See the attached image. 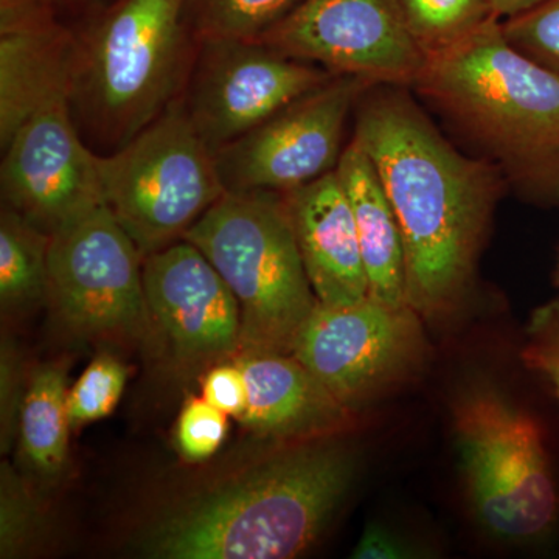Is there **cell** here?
Returning a JSON list of instances; mask_svg holds the SVG:
<instances>
[{"mask_svg":"<svg viewBox=\"0 0 559 559\" xmlns=\"http://www.w3.org/2000/svg\"><path fill=\"white\" fill-rule=\"evenodd\" d=\"M409 90L377 84L364 92L353 139L370 157L399 221L406 304L425 322H441L468 296L509 183L491 160L455 148Z\"/></svg>","mask_w":559,"mask_h":559,"instance_id":"obj_1","label":"cell"},{"mask_svg":"<svg viewBox=\"0 0 559 559\" xmlns=\"http://www.w3.org/2000/svg\"><path fill=\"white\" fill-rule=\"evenodd\" d=\"M337 436L297 441L231 479L191 496L138 539L156 559H288L319 539L355 480Z\"/></svg>","mask_w":559,"mask_h":559,"instance_id":"obj_2","label":"cell"},{"mask_svg":"<svg viewBox=\"0 0 559 559\" xmlns=\"http://www.w3.org/2000/svg\"><path fill=\"white\" fill-rule=\"evenodd\" d=\"M411 90L479 146L522 200L559 207V79L514 49L498 17L429 53Z\"/></svg>","mask_w":559,"mask_h":559,"instance_id":"obj_3","label":"cell"},{"mask_svg":"<svg viewBox=\"0 0 559 559\" xmlns=\"http://www.w3.org/2000/svg\"><path fill=\"white\" fill-rule=\"evenodd\" d=\"M198 38L186 0H112L73 31L69 105L80 132L114 151L182 97Z\"/></svg>","mask_w":559,"mask_h":559,"instance_id":"obj_4","label":"cell"},{"mask_svg":"<svg viewBox=\"0 0 559 559\" xmlns=\"http://www.w3.org/2000/svg\"><path fill=\"white\" fill-rule=\"evenodd\" d=\"M183 240L204 253L237 297L240 355L293 353L319 304L280 191H226Z\"/></svg>","mask_w":559,"mask_h":559,"instance_id":"obj_5","label":"cell"},{"mask_svg":"<svg viewBox=\"0 0 559 559\" xmlns=\"http://www.w3.org/2000/svg\"><path fill=\"white\" fill-rule=\"evenodd\" d=\"M452 421L481 527L509 543L546 536L559 516V489L539 423L487 384L459 393Z\"/></svg>","mask_w":559,"mask_h":559,"instance_id":"obj_6","label":"cell"},{"mask_svg":"<svg viewBox=\"0 0 559 559\" xmlns=\"http://www.w3.org/2000/svg\"><path fill=\"white\" fill-rule=\"evenodd\" d=\"M95 159L103 200L143 259L183 240L227 191L180 98L130 142Z\"/></svg>","mask_w":559,"mask_h":559,"instance_id":"obj_7","label":"cell"},{"mask_svg":"<svg viewBox=\"0 0 559 559\" xmlns=\"http://www.w3.org/2000/svg\"><path fill=\"white\" fill-rule=\"evenodd\" d=\"M47 299L84 336L145 341L153 334L142 253L105 201L50 235Z\"/></svg>","mask_w":559,"mask_h":559,"instance_id":"obj_8","label":"cell"},{"mask_svg":"<svg viewBox=\"0 0 559 559\" xmlns=\"http://www.w3.org/2000/svg\"><path fill=\"white\" fill-rule=\"evenodd\" d=\"M425 320L409 305L367 296L358 304H318L293 353L340 403L356 406L411 380L428 356Z\"/></svg>","mask_w":559,"mask_h":559,"instance_id":"obj_9","label":"cell"},{"mask_svg":"<svg viewBox=\"0 0 559 559\" xmlns=\"http://www.w3.org/2000/svg\"><path fill=\"white\" fill-rule=\"evenodd\" d=\"M333 76L259 39H198L180 102L215 154Z\"/></svg>","mask_w":559,"mask_h":559,"instance_id":"obj_10","label":"cell"},{"mask_svg":"<svg viewBox=\"0 0 559 559\" xmlns=\"http://www.w3.org/2000/svg\"><path fill=\"white\" fill-rule=\"evenodd\" d=\"M259 40L374 86H414L428 57L400 0H304Z\"/></svg>","mask_w":559,"mask_h":559,"instance_id":"obj_11","label":"cell"},{"mask_svg":"<svg viewBox=\"0 0 559 559\" xmlns=\"http://www.w3.org/2000/svg\"><path fill=\"white\" fill-rule=\"evenodd\" d=\"M370 86L355 76H333L216 151L226 190L285 193L336 170L349 116Z\"/></svg>","mask_w":559,"mask_h":559,"instance_id":"obj_12","label":"cell"},{"mask_svg":"<svg viewBox=\"0 0 559 559\" xmlns=\"http://www.w3.org/2000/svg\"><path fill=\"white\" fill-rule=\"evenodd\" d=\"M2 153V204L49 235L105 201L97 153L81 139L68 95L35 114Z\"/></svg>","mask_w":559,"mask_h":559,"instance_id":"obj_13","label":"cell"},{"mask_svg":"<svg viewBox=\"0 0 559 559\" xmlns=\"http://www.w3.org/2000/svg\"><path fill=\"white\" fill-rule=\"evenodd\" d=\"M153 333L182 366L240 355L241 312L226 280L191 242L180 240L143 259Z\"/></svg>","mask_w":559,"mask_h":559,"instance_id":"obj_14","label":"cell"},{"mask_svg":"<svg viewBox=\"0 0 559 559\" xmlns=\"http://www.w3.org/2000/svg\"><path fill=\"white\" fill-rule=\"evenodd\" d=\"M305 271L319 304L344 307L369 296L358 230L337 171L285 191Z\"/></svg>","mask_w":559,"mask_h":559,"instance_id":"obj_15","label":"cell"},{"mask_svg":"<svg viewBox=\"0 0 559 559\" xmlns=\"http://www.w3.org/2000/svg\"><path fill=\"white\" fill-rule=\"evenodd\" d=\"M238 366L248 382L240 421L260 436L311 440L340 436L353 421L345 407L293 355L249 353Z\"/></svg>","mask_w":559,"mask_h":559,"instance_id":"obj_16","label":"cell"},{"mask_svg":"<svg viewBox=\"0 0 559 559\" xmlns=\"http://www.w3.org/2000/svg\"><path fill=\"white\" fill-rule=\"evenodd\" d=\"M73 31L64 24L46 31L0 36V146L40 109L68 95Z\"/></svg>","mask_w":559,"mask_h":559,"instance_id":"obj_17","label":"cell"},{"mask_svg":"<svg viewBox=\"0 0 559 559\" xmlns=\"http://www.w3.org/2000/svg\"><path fill=\"white\" fill-rule=\"evenodd\" d=\"M336 171L355 216L369 296L389 305H406L399 221L370 157L355 139L345 145Z\"/></svg>","mask_w":559,"mask_h":559,"instance_id":"obj_18","label":"cell"},{"mask_svg":"<svg viewBox=\"0 0 559 559\" xmlns=\"http://www.w3.org/2000/svg\"><path fill=\"white\" fill-rule=\"evenodd\" d=\"M68 369L46 364L32 374L22 401L17 443L22 462L36 476L55 479L69 455Z\"/></svg>","mask_w":559,"mask_h":559,"instance_id":"obj_19","label":"cell"},{"mask_svg":"<svg viewBox=\"0 0 559 559\" xmlns=\"http://www.w3.org/2000/svg\"><path fill=\"white\" fill-rule=\"evenodd\" d=\"M50 235L2 204L0 213V301L25 310L49 293Z\"/></svg>","mask_w":559,"mask_h":559,"instance_id":"obj_20","label":"cell"},{"mask_svg":"<svg viewBox=\"0 0 559 559\" xmlns=\"http://www.w3.org/2000/svg\"><path fill=\"white\" fill-rule=\"evenodd\" d=\"M304 0H186L198 39H259Z\"/></svg>","mask_w":559,"mask_h":559,"instance_id":"obj_21","label":"cell"},{"mask_svg":"<svg viewBox=\"0 0 559 559\" xmlns=\"http://www.w3.org/2000/svg\"><path fill=\"white\" fill-rule=\"evenodd\" d=\"M412 35L426 55L447 49L495 16L488 0H400Z\"/></svg>","mask_w":559,"mask_h":559,"instance_id":"obj_22","label":"cell"},{"mask_svg":"<svg viewBox=\"0 0 559 559\" xmlns=\"http://www.w3.org/2000/svg\"><path fill=\"white\" fill-rule=\"evenodd\" d=\"M43 514L31 488L9 463L0 469V557L17 558L43 533Z\"/></svg>","mask_w":559,"mask_h":559,"instance_id":"obj_23","label":"cell"},{"mask_svg":"<svg viewBox=\"0 0 559 559\" xmlns=\"http://www.w3.org/2000/svg\"><path fill=\"white\" fill-rule=\"evenodd\" d=\"M127 381V367L114 356L105 353L92 360L79 381L69 389L70 426L80 428L87 423L108 417L119 403Z\"/></svg>","mask_w":559,"mask_h":559,"instance_id":"obj_24","label":"cell"},{"mask_svg":"<svg viewBox=\"0 0 559 559\" xmlns=\"http://www.w3.org/2000/svg\"><path fill=\"white\" fill-rule=\"evenodd\" d=\"M511 46L559 79V0L500 21Z\"/></svg>","mask_w":559,"mask_h":559,"instance_id":"obj_25","label":"cell"},{"mask_svg":"<svg viewBox=\"0 0 559 559\" xmlns=\"http://www.w3.org/2000/svg\"><path fill=\"white\" fill-rule=\"evenodd\" d=\"M229 415L204 399H190L182 407L176 428V444L187 462H202L219 450L226 440Z\"/></svg>","mask_w":559,"mask_h":559,"instance_id":"obj_26","label":"cell"},{"mask_svg":"<svg viewBox=\"0 0 559 559\" xmlns=\"http://www.w3.org/2000/svg\"><path fill=\"white\" fill-rule=\"evenodd\" d=\"M25 389L20 352L11 341H2L0 349V447L9 452L17 439V426Z\"/></svg>","mask_w":559,"mask_h":559,"instance_id":"obj_27","label":"cell"},{"mask_svg":"<svg viewBox=\"0 0 559 559\" xmlns=\"http://www.w3.org/2000/svg\"><path fill=\"white\" fill-rule=\"evenodd\" d=\"M202 399L229 417L240 418L248 407V382L237 360L221 364L205 374Z\"/></svg>","mask_w":559,"mask_h":559,"instance_id":"obj_28","label":"cell"},{"mask_svg":"<svg viewBox=\"0 0 559 559\" xmlns=\"http://www.w3.org/2000/svg\"><path fill=\"white\" fill-rule=\"evenodd\" d=\"M58 14V0H0V36L55 27Z\"/></svg>","mask_w":559,"mask_h":559,"instance_id":"obj_29","label":"cell"},{"mask_svg":"<svg viewBox=\"0 0 559 559\" xmlns=\"http://www.w3.org/2000/svg\"><path fill=\"white\" fill-rule=\"evenodd\" d=\"M418 550L406 539L381 524H369L353 550L356 559H409L417 558Z\"/></svg>","mask_w":559,"mask_h":559,"instance_id":"obj_30","label":"cell"},{"mask_svg":"<svg viewBox=\"0 0 559 559\" xmlns=\"http://www.w3.org/2000/svg\"><path fill=\"white\" fill-rule=\"evenodd\" d=\"M527 347L522 352V359L528 369L539 371L550 381L559 401V341L536 331H530Z\"/></svg>","mask_w":559,"mask_h":559,"instance_id":"obj_31","label":"cell"},{"mask_svg":"<svg viewBox=\"0 0 559 559\" xmlns=\"http://www.w3.org/2000/svg\"><path fill=\"white\" fill-rule=\"evenodd\" d=\"M528 330L559 341V299L538 308L533 314Z\"/></svg>","mask_w":559,"mask_h":559,"instance_id":"obj_32","label":"cell"},{"mask_svg":"<svg viewBox=\"0 0 559 559\" xmlns=\"http://www.w3.org/2000/svg\"><path fill=\"white\" fill-rule=\"evenodd\" d=\"M489 9L498 20H509V17L518 16L525 11L536 9L546 0H488Z\"/></svg>","mask_w":559,"mask_h":559,"instance_id":"obj_33","label":"cell"},{"mask_svg":"<svg viewBox=\"0 0 559 559\" xmlns=\"http://www.w3.org/2000/svg\"><path fill=\"white\" fill-rule=\"evenodd\" d=\"M58 3H60V9L72 10L79 14H86V16L108 5L106 0H58Z\"/></svg>","mask_w":559,"mask_h":559,"instance_id":"obj_34","label":"cell"}]
</instances>
